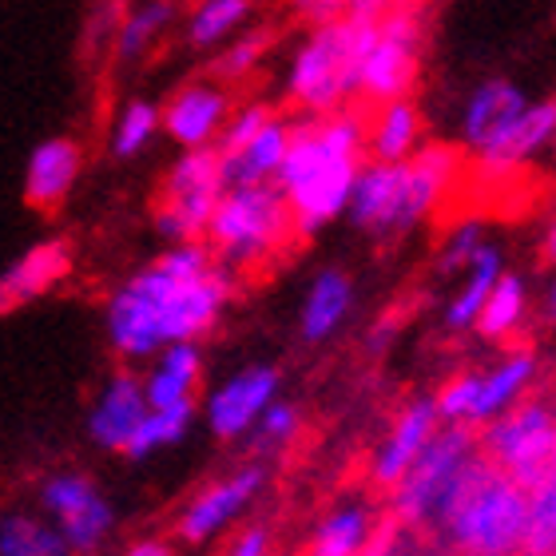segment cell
Masks as SVG:
<instances>
[{
    "instance_id": "1",
    "label": "cell",
    "mask_w": 556,
    "mask_h": 556,
    "mask_svg": "<svg viewBox=\"0 0 556 556\" xmlns=\"http://www.w3.org/2000/svg\"><path fill=\"white\" fill-rule=\"evenodd\" d=\"M231 302V275L207 243H175L112 290L104 306L108 346L124 362H151L163 346L199 342Z\"/></svg>"
},
{
    "instance_id": "2",
    "label": "cell",
    "mask_w": 556,
    "mask_h": 556,
    "mask_svg": "<svg viewBox=\"0 0 556 556\" xmlns=\"http://www.w3.org/2000/svg\"><path fill=\"white\" fill-rule=\"evenodd\" d=\"M362 155H366V119L358 112L338 108L330 116L290 124V148L275 175V191L287 203L294 231L314 235L338 215H346Z\"/></svg>"
},
{
    "instance_id": "3",
    "label": "cell",
    "mask_w": 556,
    "mask_h": 556,
    "mask_svg": "<svg viewBox=\"0 0 556 556\" xmlns=\"http://www.w3.org/2000/svg\"><path fill=\"white\" fill-rule=\"evenodd\" d=\"M525 513V489L477 453L445 489L429 521L462 556H521Z\"/></svg>"
},
{
    "instance_id": "4",
    "label": "cell",
    "mask_w": 556,
    "mask_h": 556,
    "mask_svg": "<svg viewBox=\"0 0 556 556\" xmlns=\"http://www.w3.org/2000/svg\"><path fill=\"white\" fill-rule=\"evenodd\" d=\"M382 16H338L314 24L290 60L287 96L311 116H330L358 92V68Z\"/></svg>"
},
{
    "instance_id": "5",
    "label": "cell",
    "mask_w": 556,
    "mask_h": 556,
    "mask_svg": "<svg viewBox=\"0 0 556 556\" xmlns=\"http://www.w3.org/2000/svg\"><path fill=\"white\" fill-rule=\"evenodd\" d=\"M290 235H294V223H290L282 195L275 191V184H258L227 187L203 239H207L211 258L227 270L267 263Z\"/></svg>"
},
{
    "instance_id": "6",
    "label": "cell",
    "mask_w": 556,
    "mask_h": 556,
    "mask_svg": "<svg viewBox=\"0 0 556 556\" xmlns=\"http://www.w3.org/2000/svg\"><path fill=\"white\" fill-rule=\"evenodd\" d=\"M223 167L215 148L184 151L179 160L167 167L160 187V203H155V231L175 243H203L207 223L223 199Z\"/></svg>"
},
{
    "instance_id": "7",
    "label": "cell",
    "mask_w": 556,
    "mask_h": 556,
    "mask_svg": "<svg viewBox=\"0 0 556 556\" xmlns=\"http://www.w3.org/2000/svg\"><path fill=\"white\" fill-rule=\"evenodd\" d=\"M477 453L513 485L533 489L556 462V409L545 402H521L509 414L493 417L477 441Z\"/></svg>"
},
{
    "instance_id": "8",
    "label": "cell",
    "mask_w": 556,
    "mask_h": 556,
    "mask_svg": "<svg viewBox=\"0 0 556 556\" xmlns=\"http://www.w3.org/2000/svg\"><path fill=\"white\" fill-rule=\"evenodd\" d=\"M40 517L52 521L72 556H96L116 533V505L80 469H60L40 481Z\"/></svg>"
},
{
    "instance_id": "9",
    "label": "cell",
    "mask_w": 556,
    "mask_h": 556,
    "mask_svg": "<svg viewBox=\"0 0 556 556\" xmlns=\"http://www.w3.org/2000/svg\"><path fill=\"white\" fill-rule=\"evenodd\" d=\"M477 457V433L469 426H441L421 457L409 465V473L394 485V521L414 529L426 525L445 497V489L457 481L465 465Z\"/></svg>"
},
{
    "instance_id": "10",
    "label": "cell",
    "mask_w": 556,
    "mask_h": 556,
    "mask_svg": "<svg viewBox=\"0 0 556 556\" xmlns=\"http://www.w3.org/2000/svg\"><path fill=\"white\" fill-rule=\"evenodd\" d=\"M417 64H421V24H417V16L406 9L386 12L378 21L374 45L362 56L358 92L354 96L378 108L406 100V92L417 80Z\"/></svg>"
},
{
    "instance_id": "11",
    "label": "cell",
    "mask_w": 556,
    "mask_h": 556,
    "mask_svg": "<svg viewBox=\"0 0 556 556\" xmlns=\"http://www.w3.org/2000/svg\"><path fill=\"white\" fill-rule=\"evenodd\" d=\"M278 386H282V378L267 362L243 366V370L231 374L227 382H219L203 397V426L219 441L247 438L258 417H263V409L270 402H278Z\"/></svg>"
},
{
    "instance_id": "12",
    "label": "cell",
    "mask_w": 556,
    "mask_h": 556,
    "mask_svg": "<svg viewBox=\"0 0 556 556\" xmlns=\"http://www.w3.org/2000/svg\"><path fill=\"white\" fill-rule=\"evenodd\" d=\"M263 477H267L263 465H243V469L211 481L207 489H199L195 497L187 501V509L179 513V521H175L179 536H184L187 545H207L219 533H227L251 509V501L258 497Z\"/></svg>"
},
{
    "instance_id": "13",
    "label": "cell",
    "mask_w": 556,
    "mask_h": 556,
    "mask_svg": "<svg viewBox=\"0 0 556 556\" xmlns=\"http://www.w3.org/2000/svg\"><path fill=\"white\" fill-rule=\"evenodd\" d=\"M160 112H163L160 131H167V139H175L184 151L215 148L223 124L231 116V96L215 80H191Z\"/></svg>"
},
{
    "instance_id": "14",
    "label": "cell",
    "mask_w": 556,
    "mask_h": 556,
    "mask_svg": "<svg viewBox=\"0 0 556 556\" xmlns=\"http://www.w3.org/2000/svg\"><path fill=\"white\" fill-rule=\"evenodd\" d=\"M346 215L374 235H397L406 227V163H362Z\"/></svg>"
},
{
    "instance_id": "15",
    "label": "cell",
    "mask_w": 556,
    "mask_h": 556,
    "mask_svg": "<svg viewBox=\"0 0 556 556\" xmlns=\"http://www.w3.org/2000/svg\"><path fill=\"white\" fill-rule=\"evenodd\" d=\"M148 417V397H143V382L139 374L131 370H116L100 386V394L92 397V409H88V438L92 445L108 453H119L131 445L136 429L143 426Z\"/></svg>"
},
{
    "instance_id": "16",
    "label": "cell",
    "mask_w": 556,
    "mask_h": 556,
    "mask_svg": "<svg viewBox=\"0 0 556 556\" xmlns=\"http://www.w3.org/2000/svg\"><path fill=\"white\" fill-rule=\"evenodd\" d=\"M72 243L68 239H40L21 258H12L0 270V314H12L28 302L45 299L72 275Z\"/></svg>"
},
{
    "instance_id": "17",
    "label": "cell",
    "mask_w": 556,
    "mask_h": 556,
    "mask_svg": "<svg viewBox=\"0 0 556 556\" xmlns=\"http://www.w3.org/2000/svg\"><path fill=\"white\" fill-rule=\"evenodd\" d=\"M84 175V143L76 136L40 139L24 167V199L36 211H56Z\"/></svg>"
},
{
    "instance_id": "18",
    "label": "cell",
    "mask_w": 556,
    "mask_h": 556,
    "mask_svg": "<svg viewBox=\"0 0 556 556\" xmlns=\"http://www.w3.org/2000/svg\"><path fill=\"white\" fill-rule=\"evenodd\" d=\"M438 406L429 402V397H421V402H409L402 414H397L394 429L386 433V441L378 445V453H374V465H370V477L378 481L382 489H394L402 477L409 473V465L421 457V450H426L429 441H433V433H438Z\"/></svg>"
},
{
    "instance_id": "19",
    "label": "cell",
    "mask_w": 556,
    "mask_h": 556,
    "mask_svg": "<svg viewBox=\"0 0 556 556\" xmlns=\"http://www.w3.org/2000/svg\"><path fill=\"white\" fill-rule=\"evenodd\" d=\"M525 108H529V100H525V92L513 80H501V76L497 80H485L469 96V104H465V112H462L465 143L481 155L489 143H497V139L525 116Z\"/></svg>"
},
{
    "instance_id": "20",
    "label": "cell",
    "mask_w": 556,
    "mask_h": 556,
    "mask_svg": "<svg viewBox=\"0 0 556 556\" xmlns=\"http://www.w3.org/2000/svg\"><path fill=\"white\" fill-rule=\"evenodd\" d=\"M203 378V350L199 342H175L163 346L155 358L148 362V374L139 378L143 382V397L148 409H172V406H191Z\"/></svg>"
},
{
    "instance_id": "21",
    "label": "cell",
    "mask_w": 556,
    "mask_h": 556,
    "mask_svg": "<svg viewBox=\"0 0 556 556\" xmlns=\"http://www.w3.org/2000/svg\"><path fill=\"white\" fill-rule=\"evenodd\" d=\"M533 378H536L533 350H513L489 374H477V397H473V414H469V429L489 426L493 417L521 406V394L533 386Z\"/></svg>"
},
{
    "instance_id": "22",
    "label": "cell",
    "mask_w": 556,
    "mask_h": 556,
    "mask_svg": "<svg viewBox=\"0 0 556 556\" xmlns=\"http://www.w3.org/2000/svg\"><path fill=\"white\" fill-rule=\"evenodd\" d=\"M287 148H290V124L275 116L270 124H263V131L255 139H247L235 155H219L223 187L275 184L278 167L287 160Z\"/></svg>"
},
{
    "instance_id": "23",
    "label": "cell",
    "mask_w": 556,
    "mask_h": 556,
    "mask_svg": "<svg viewBox=\"0 0 556 556\" xmlns=\"http://www.w3.org/2000/svg\"><path fill=\"white\" fill-rule=\"evenodd\" d=\"M457 175V151L453 148H417L406 160V227H417L438 207Z\"/></svg>"
},
{
    "instance_id": "24",
    "label": "cell",
    "mask_w": 556,
    "mask_h": 556,
    "mask_svg": "<svg viewBox=\"0 0 556 556\" xmlns=\"http://www.w3.org/2000/svg\"><path fill=\"white\" fill-rule=\"evenodd\" d=\"M350 306H354V282H350L342 270H323L314 278L306 299H302L299 314V334L306 342H326V338L338 334V326L346 323Z\"/></svg>"
},
{
    "instance_id": "25",
    "label": "cell",
    "mask_w": 556,
    "mask_h": 556,
    "mask_svg": "<svg viewBox=\"0 0 556 556\" xmlns=\"http://www.w3.org/2000/svg\"><path fill=\"white\" fill-rule=\"evenodd\" d=\"M553 136H556V100L529 104L525 116L517 119L497 143H489V148L481 151V167H485V172H509V167L529 160L533 151L545 148Z\"/></svg>"
},
{
    "instance_id": "26",
    "label": "cell",
    "mask_w": 556,
    "mask_h": 556,
    "mask_svg": "<svg viewBox=\"0 0 556 556\" xmlns=\"http://www.w3.org/2000/svg\"><path fill=\"white\" fill-rule=\"evenodd\" d=\"M417 139H421V112L409 100L382 104L374 124L366 128V148H370L374 163H406L417 151Z\"/></svg>"
},
{
    "instance_id": "27",
    "label": "cell",
    "mask_w": 556,
    "mask_h": 556,
    "mask_svg": "<svg viewBox=\"0 0 556 556\" xmlns=\"http://www.w3.org/2000/svg\"><path fill=\"white\" fill-rule=\"evenodd\" d=\"M172 21H175V0H139V4L128 9V16L119 21L108 52H112L116 64H136L172 28Z\"/></svg>"
},
{
    "instance_id": "28",
    "label": "cell",
    "mask_w": 556,
    "mask_h": 556,
    "mask_svg": "<svg viewBox=\"0 0 556 556\" xmlns=\"http://www.w3.org/2000/svg\"><path fill=\"white\" fill-rule=\"evenodd\" d=\"M374 513L366 505H342L326 513L311 536V556H362L374 536Z\"/></svg>"
},
{
    "instance_id": "29",
    "label": "cell",
    "mask_w": 556,
    "mask_h": 556,
    "mask_svg": "<svg viewBox=\"0 0 556 556\" xmlns=\"http://www.w3.org/2000/svg\"><path fill=\"white\" fill-rule=\"evenodd\" d=\"M501 275H505V270H501V251L485 243L473 255V263L465 267V282H462V290H457V299L450 302V311H445V326H450V330H469V326L477 323L481 306H485L489 290L497 287Z\"/></svg>"
},
{
    "instance_id": "30",
    "label": "cell",
    "mask_w": 556,
    "mask_h": 556,
    "mask_svg": "<svg viewBox=\"0 0 556 556\" xmlns=\"http://www.w3.org/2000/svg\"><path fill=\"white\" fill-rule=\"evenodd\" d=\"M0 556H72V548L40 513L16 509L0 517Z\"/></svg>"
},
{
    "instance_id": "31",
    "label": "cell",
    "mask_w": 556,
    "mask_h": 556,
    "mask_svg": "<svg viewBox=\"0 0 556 556\" xmlns=\"http://www.w3.org/2000/svg\"><path fill=\"white\" fill-rule=\"evenodd\" d=\"M160 124H163L160 104L148 100V96H131V100H124L116 119H112L108 151H112L116 160H136L139 151H148L151 139L160 136Z\"/></svg>"
},
{
    "instance_id": "32",
    "label": "cell",
    "mask_w": 556,
    "mask_h": 556,
    "mask_svg": "<svg viewBox=\"0 0 556 556\" xmlns=\"http://www.w3.org/2000/svg\"><path fill=\"white\" fill-rule=\"evenodd\" d=\"M525 545L521 556H556V462L533 489H525Z\"/></svg>"
},
{
    "instance_id": "33",
    "label": "cell",
    "mask_w": 556,
    "mask_h": 556,
    "mask_svg": "<svg viewBox=\"0 0 556 556\" xmlns=\"http://www.w3.org/2000/svg\"><path fill=\"white\" fill-rule=\"evenodd\" d=\"M195 414H199L195 402H191V406H172V409H148V417H143V426L136 429V438H131V445L124 450V457H128V462H148L151 453L179 445V441L191 433V426H195Z\"/></svg>"
},
{
    "instance_id": "34",
    "label": "cell",
    "mask_w": 556,
    "mask_h": 556,
    "mask_svg": "<svg viewBox=\"0 0 556 556\" xmlns=\"http://www.w3.org/2000/svg\"><path fill=\"white\" fill-rule=\"evenodd\" d=\"M525 311H529V294H525V282L517 275H501L497 287L489 290L485 306L477 314V334L489 338V342H505V338L525 323Z\"/></svg>"
},
{
    "instance_id": "35",
    "label": "cell",
    "mask_w": 556,
    "mask_h": 556,
    "mask_svg": "<svg viewBox=\"0 0 556 556\" xmlns=\"http://www.w3.org/2000/svg\"><path fill=\"white\" fill-rule=\"evenodd\" d=\"M255 0H199L191 16H187V45L191 48H211L227 40L235 28H243L251 16Z\"/></svg>"
},
{
    "instance_id": "36",
    "label": "cell",
    "mask_w": 556,
    "mask_h": 556,
    "mask_svg": "<svg viewBox=\"0 0 556 556\" xmlns=\"http://www.w3.org/2000/svg\"><path fill=\"white\" fill-rule=\"evenodd\" d=\"M294 433H299V409L278 397V402H270V406L263 409V417H258L255 429H251L247 438H251V445H255L258 453H275V450H282V445H290Z\"/></svg>"
},
{
    "instance_id": "37",
    "label": "cell",
    "mask_w": 556,
    "mask_h": 556,
    "mask_svg": "<svg viewBox=\"0 0 556 556\" xmlns=\"http://www.w3.org/2000/svg\"><path fill=\"white\" fill-rule=\"evenodd\" d=\"M267 45H270V36H267V33H243V36H235L231 48H223L219 60L211 64V72H215V84L243 80L247 72H251V68L258 64V60H263Z\"/></svg>"
},
{
    "instance_id": "38",
    "label": "cell",
    "mask_w": 556,
    "mask_h": 556,
    "mask_svg": "<svg viewBox=\"0 0 556 556\" xmlns=\"http://www.w3.org/2000/svg\"><path fill=\"white\" fill-rule=\"evenodd\" d=\"M128 0H92L88 4V16H84V52L88 56H100L112 48V36H116L119 21L128 16Z\"/></svg>"
},
{
    "instance_id": "39",
    "label": "cell",
    "mask_w": 556,
    "mask_h": 556,
    "mask_svg": "<svg viewBox=\"0 0 556 556\" xmlns=\"http://www.w3.org/2000/svg\"><path fill=\"white\" fill-rule=\"evenodd\" d=\"M299 12L306 21L326 24L338 21V16H386V12H397L406 0H294Z\"/></svg>"
},
{
    "instance_id": "40",
    "label": "cell",
    "mask_w": 556,
    "mask_h": 556,
    "mask_svg": "<svg viewBox=\"0 0 556 556\" xmlns=\"http://www.w3.org/2000/svg\"><path fill=\"white\" fill-rule=\"evenodd\" d=\"M275 119V112H270L267 104H243V108H235L231 116H227V124H223L219 139H215V151L219 155H235V151L243 148L247 139H255L258 131H263V124H270Z\"/></svg>"
},
{
    "instance_id": "41",
    "label": "cell",
    "mask_w": 556,
    "mask_h": 556,
    "mask_svg": "<svg viewBox=\"0 0 556 556\" xmlns=\"http://www.w3.org/2000/svg\"><path fill=\"white\" fill-rule=\"evenodd\" d=\"M481 247H485V227L477 219H465L462 227L445 239V247H441V270H465Z\"/></svg>"
},
{
    "instance_id": "42",
    "label": "cell",
    "mask_w": 556,
    "mask_h": 556,
    "mask_svg": "<svg viewBox=\"0 0 556 556\" xmlns=\"http://www.w3.org/2000/svg\"><path fill=\"white\" fill-rule=\"evenodd\" d=\"M473 397H477V374H462V378H453V382L441 390L433 406H438L441 421H450V426H469Z\"/></svg>"
},
{
    "instance_id": "43",
    "label": "cell",
    "mask_w": 556,
    "mask_h": 556,
    "mask_svg": "<svg viewBox=\"0 0 556 556\" xmlns=\"http://www.w3.org/2000/svg\"><path fill=\"white\" fill-rule=\"evenodd\" d=\"M223 556H270V533L263 525H251V529H243V533L235 536L231 548Z\"/></svg>"
},
{
    "instance_id": "44",
    "label": "cell",
    "mask_w": 556,
    "mask_h": 556,
    "mask_svg": "<svg viewBox=\"0 0 556 556\" xmlns=\"http://www.w3.org/2000/svg\"><path fill=\"white\" fill-rule=\"evenodd\" d=\"M124 556H179L175 553L172 541H163V536H139L124 548Z\"/></svg>"
},
{
    "instance_id": "45",
    "label": "cell",
    "mask_w": 556,
    "mask_h": 556,
    "mask_svg": "<svg viewBox=\"0 0 556 556\" xmlns=\"http://www.w3.org/2000/svg\"><path fill=\"white\" fill-rule=\"evenodd\" d=\"M545 258L556 267V219H553V227H548V235H545Z\"/></svg>"
},
{
    "instance_id": "46",
    "label": "cell",
    "mask_w": 556,
    "mask_h": 556,
    "mask_svg": "<svg viewBox=\"0 0 556 556\" xmlns=\"http://www.w3.org/2000/svg\"><path fill=\"white\" fill-rule=\"evenodd\" d=\"M545 311H548V318L556 323V278H553V287H548V299H545Z\"/></svg>"
}]
</instances>
